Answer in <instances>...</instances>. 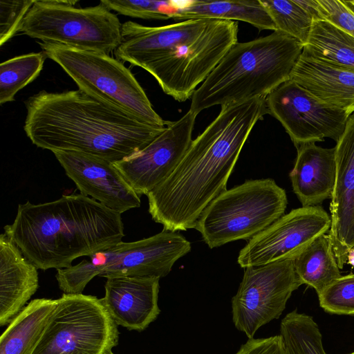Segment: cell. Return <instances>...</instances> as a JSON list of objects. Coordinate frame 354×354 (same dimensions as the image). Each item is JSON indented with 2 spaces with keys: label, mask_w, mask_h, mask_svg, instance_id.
Masks as SVG:
<instances>
[{
  "label": "cell",
  "mask_w": 354,
  "mask_h": 354,
  "mask_svg": "<svg viewBox=\"0 0 354 354\" xmlns=\"http://www.w3.org/2000/svg\"><path fill=\"white\" fill-rule=\"evenodd\" d=\"M268 113L266 97L221 107L171 175L147 196L149 212L165 230L195 228L227 180L254 124Z\"/></svg>",
  "instance_id": "1"
},
{
  "label": "cell",
  "mask_w": 354,
  "mask_h": 354,
  "mask_svg": "<svg viewBox=\"0 0 354 354\" xmlns=\"http://www.w3.org/2000/svg\"><path fill=\"white\" fill-rule=\"evenodd\" d=\"M24 104V129L37 147L84 153L113 163L142 149L167 127L147 124L79 88L43 90Z\"/></svg>",
  "instance_id": "2"
},
{
  "label": "cell",
  "mask_w": 354,
  "mask_h": 354,
  "mask_svg": "<svg viewBox=\"0 0 354 354\" xmlns=\"http://www.w3.org/2000/svg\"><path fill=\"white\" fill-rule=\"evenodd\" d=\"M4 233L38 269H63L122 241L121 214L82 194L19 204Z\"/></svg>",
  "instance_id": "3"
},
{
  "label": "cell",
  "mask_w": 354,
  "mask_h": 354,
  "mask_svg": "<svg viewBox=\"0 0 354 354\" xmlns=\"http://www.w3.org/2000/svg\"><path fill=\"white\" fill-rule=\"evenodd\" d=\"M304 44L280 31L235 44L192 96L189 110L198 115L221 107L266 97L288 80Z\"/></svg>",
  "instance_id": "4"
},
{
  "label": "cell",
  "mask_w": 354,
  "mask_h": 354,
  "mask_svg": "<svg viewBox=\"0 0 354 354\" xmlns=\"http://www.w3.org/2000/svg\"><path fill=\"white\" fill-rule=\"evenodd\" d=\"M191 250L180 233L163 230L152 236L133 242L122 241L95 253L88 259L57 270L59 289L66 294L82 293L96 276L153 277L162 278Z\"/></svg>",
  "instance_id": "5"
},
{
  "label": "cell",
  "mask_w": 354,
  "mask_h": 354,
  "mask_svg": "<svg viewBox=\"0 0 354 354\" xmlns=\"http://www.w3.org/2000/svg\"><path fill=\"white\" fill-rule=\"evenodd\" d=\"M79 89L153 126L165 127L144 89L121 61L109 55L50 42H38Z\"/></svg>",
  "instance_id": "6"
},
{
  "label": "cell",
  "mask_w": 354,
  "mask_h": 354,
  "mask_svg": "<svg viewBox=\"0 0 354 354\" xmlns=\"http://www.w3.org/2000/svg\"><path fill=\"white\" fill-rule=\"evenodd\" d=\"M286 191L271 178L226 189L204 209L195 226L210 248L252 239L284 214Z\"/></svg>",
  "instance_id": "7"
},
{
  "label": "cell",
  "mask_w": 354,
  "mask_h": 354,
  "mask_svg": "<svg viewBox=\"0 0 354 354\" xmlns=\"http://www.w3.org/2000/svg\"><path fill=\"white\" fill-rule=\"evenodd\" d=\"M77 1L36 0L19 32L42 42L110 55L121 41L122 24L100 4L77 8Z\"/></svg>",
  "instance_id": "8"
},
{
  "label": "cell",
  "mask_w": 354,
  "mask_h": 354,
  "mask_svg": "<svg viewBox=\"0 0 354 354\" xmlns=\"http://www.w3.org/2000/svg\"><path fill=\"white\" fill-rule=\"evenodd\" d=\"M57 305L31 354H111L119 339L118 325L101 299L66 294Z\"/></svg>",
  "instance_id": "9"
},
{
  "label": "cell",
  "mask_w": 354,
  "mask_h": 354,
  "mask_svg": "<svg viewBox=\"0 0 354 354\" xmlns=\"http://www.w3.org/2000/svg\"><path fill=\"white\" fill-rule=\"evenodd\" d=\"M238 30L236 21L213 19L195 40L146 71L155 77L167 95L176 101L185 102L237 43Z\"/></svg>",
  "instance_id": "10"
},
{
  "label": "cell",
  "mask_w": 354,
  "mask_h": 354,
  "mask_svg": "<svg viewBox=\"0 0 354 354\" xmlns=\"http://www.w3.org/2000/svg\"><path fill=\"white\" fill-rule=\"evenodd\" d=\"M301 285L294 259L246 268L231 301L235 328L248 339L254 338L261 326L281 315L292 293Z\"/></svg>",
  "instance_id": "11"
},
{
  "label": "cell",
  "mask_w": 354,
  "mask_h": 354,
  "mask_svg": "<svg viewBox=\"0 0 354 354\" xmlns=\"http://www.w3.org/2000/svg\"><path fill=\"white\" fill-rule=\"evenodd\" d=\"M266 104L296 148L326 138L337 142L350 115L347 110L322 102L290 79L267 95Z\"/></svg>",
  "instance_id": "12"
},
{
  "label": "cell",
  "mask_w": 354,
  "mask_h": 354,
  "mask_svg": "<svg viewBox=\"0 0 354 354\" xmlns=\"http://www.w3.org/2000/svg\"><path fill=\"white\" fill-rule=\"evenodd\" d=\"M330 225V216L319 205L294 209L250 239L238 263L246 268L294 259Z\"/></svg>",
  "instance_id": "13"
},
{
  "label": "cell",
  "mask_w": 354,
  "mask_h": 354,
  "mask_svg": "<svg viewBox=\"0 0 354 354\" xmlns=\"http://www.w3.org/2000/svg\"><path fill=\"white\" fill-rule=\"evenodd\" d=\"M197 115L189 110L169 122L165 129L142 149L113 162L133 189L147 195L176 168L188 149Z\"/></svg>",
  "instance_id": "14"
},
{
  "label": "cell",
  "mask_w": 354,
  "mask_h": 354,
  "mask_svg": "<svg viewBox=\"0 0 354 354\" xmlns=\"http://www.w3.org/2000/svg\"><path fill=\"white\" fill-rule=\"evenodd\" d=\"M80 194L121 214L140 206V197L113 163L73 151L53 152Z\"/></svg>",
  "instance_id": "15"
},
{
  "label": "cell",
  "mask_w": 354,
  "mask_h": 354,
  "mask_svg": "<svg viewBox=\"0 0 354 354\" xmlns=\"http://www.w3.org/2000/svg\"><path fill=\"white\" fill-rule=\"evenodd\" d=\"M212 20L194 19L157 27L125 21L122 26L121 41L114 55L118 60L146 71L152 64L195 40Z\"/></svg>",
  "instance_id": "16"
},
{
  "label": "cell",
  "mask_w": 354,
  "mask_h": 354,
  "mask_svg": "<svg viewBox=\"0 0 354 354\" xmlns=\"http://www.w3.org/2000/svg\"><path fill=\"white\" fill-rule=\"evenodd\" d=\"M335 145L336 176L330 203L328 237L339 269L354 248V112Z\"/></svg>",
  "instance_id": "17"
},
{
  "label": "cell",
  "mask_w": 354,
  "mask_h": 354,
  "mask_svg": "<svg viewBox=\"0 0 354 354\" xmlns=\"http://www.w3.org/2000/svg\"><path fill=\"white\" fill-rule=\"evenodd\" d=\"M101 301L116 323L130 330H145L160 313L159 280L153 277L106 276Z\"/></svg>",
  "instance_id": "18"
},
{
  "label": "cell",
  "mask_w": 354,
  "mask_h": 354,
  "mask_svg": "<svg viewBox=\"0 0 354 354\" xmlns=\"http://www.w3.org/2000/svg\"><path fill=\"white\" fill-rule=\"evenodd\" d=\"M37 268L5 233L0 236V326L8 324L39 287Z\"/></svg>",
  "instance_id": "19"
},
{
  "label": "cell",
  "mask_w": 354,
  "mask_h": 354,
  "mask_svg": "<svg viewBox=\"0 0 354 354\" xmlns=\"http://www.w3.org/2000/svg\"><path fill=\"white\" fill-rule=\"evenodd\" d=\"M297 155L289 176L302 207L317 206L331 198L336 176L335 147L323 148L307 143L297 148Z\"/></svg>",
  "instance_id": "20"
},
{
  "label": "cell",
  "mask_w": 354,
  "mask_h": 354,
  "mask_svg": "<svg viewBox=\"0 0 354 354\" xmlns=\"http://www.w3.org/2000/svg\"><path fill=\"white\" fill-rule=\"evenodd\" d=\"M290 80L322 102L348 111L354 106V71L302 51Z\"/></svg>",
  "instance_id": "21"
},
{
  "label": "cell",
  "mask_w": 354,
  "mask_h": 354,
  "mask_svg": "<svg viewBox=\"0 0 354 354\" xmlns=\"http://www.w3.org/2000/svg\"><path fill=\"white\" fill-rule=\"evenodd\" d=\"M172 19L179 21L194 19L242 21L259 31H276L274 24L259 0L187 1L180 3Z\"/></svg>",
  "instance_id": "22"
},
{
  "label": "cell",
  "mask_w": 354,
  "mask_h": 354,
  "mask_svg": "<svg viewBox=\"0 0 354 354\" xmlns=\"http://www.w3.org/2000/svg\"><path fill=\"white\" fill-rule=\"evenodd\" d=\"M57 299L30 301L0 337V354H31L57 305Z\"/></svg>",
  "instance_id": "23"
},
{
  "label": "cell",
  "mask_w": 354,
  "mask_h": 354,
  "mask_svg": "<svg viewBox=\"0 0 354 354\" xmlns=\"http://www.w3.org/2000/svg\"><path fill=\"white\" fill-rule=\"evenodd\" d=\"M295 272L302 284L320 294L342 274L328 235L316 238L295 258Z\"/></svg>",
  "instance_id": "24"
},
{
  "label": "cell",
  "mask_w": 354,
  "mask_h": 354,
  "mask_svg": "<svg viewBox=\"0 0 354 354\" xmlns=\"http://www.w3.org/2000/svg\"><path fill=\"white\" fill-rule=\"evenodd\" d=\"M303 52L354 71V37L326 21L313 22Z\"/></svg>",
  "instance_id": "25"
},
{
  "label": "cell",
  "mask_w": 354,
  "mask_h": 354,
  "mask_svg": "<svg viewBox=\"0 0 354 354\" xmlns=\"http://www.w3.org/2000/svg\"><path fill=\"white\" fill-rule=\"evenodd\" d=\"M286 354H326L322 335L313 317L294 310L280 324Z\"/></svg>",
  "instance_id": "26"
},
{
  "label": "cell",
  "mask_w": 354,
  "mask_h": 354,
  "mask_svg": "<svg viewBox=\"0 0 354 354\" xmlns=\"http://www.w3.org/2000/svg\"><path fill=\"white\" fill-rule=\"evenodd\" d=\"M47 57L41 50L3 62L0 64V104L15 100L17 92L39 76Z\"/></svg>",
  "instance_id": "27"
},
{
  "label": "cell",
  "mask_w": 354,
  "mask_h": 354,
  "mask_svg": "<svg viewBox=\"0 0 354 354\" xmlns=\"http://www.w3.org/2000/svg\"><path fill=\"white\" fill-rule=\"evenodd\" d=\"M272 19L276 31L286 33L304 44L314 19L296 0H259Z\"/></svg>",
  "instance_id": "28"
},
{
  "label": "cell",
  "mask_w": 354,
  "mask_h": 354,
  "mask_svg": "<svg viewBox=\"0 0 354 354\" xmlns=\"http://www.w3.org/2000/svg\"><path fill=\"white\" fill-rule=\"evenodd\" d=\"M100 3L110 10L134 18L166 20L173 16L180 6L174 1H111L102 0Z\"/></svg>",
  "instance_id": "29"
},
{
  "label": "cell",
  "mask_w": 354,
  "mask_h": 354,
  "mask_svg": "<svg viewBox=\"0 0 354 354\" xmlns=\"http://www.w3.org/2000/svg\"><path fill=\"white\" fill-rule=\"evenodd\" d=\"M319 306L335 315H354V274L341 276L318 295Z\"/></svg>",
  "instance_id": "30"
},
{
  "label": "cell",
  "mask_w": 354,
  "mask_h": 354,
  "mask_svg": "<svg viewBox=\"0 0 354 354\" xmlns=\"http://www.w3.org/2000/svg\"><path fill=\"white\" fill-rule=\"evenodd\" d=\"M36 0L0 1V46L19 32L21 25Z\"/></svg>",
  "instance_id": "31"
},
{
  "label": "cell",
  "mask_w": 354,
  "mask_h": 354,
  "mask_svg": "<svg viewBox=\"0 0 354 354\" xmlns=\"http://www.w3.org/2000/svg\"><path fill=\"white\" fill-rule=\"evenodd\" d=\"M320 20L331 23L354 37V6L346 0H315Z\"/></svg>",
  "instance_id": "32"
},
{
  "label": "cell",
  "mask_w": 354,
  "mask_h": 354,
  "mask_svg": "<svg viewBox=\"0 0 354 354\" xmlns=\"http://www.w3.org/2000/svg\"><path fill=\"white\" fill-rule=\"evenodd\" d=\"M235 354H286L280 335L252 338L242 344Z\"/></svg>",
  "instance_id": "33"
},
{
  "label": "cell",
  "mask_w": 354,
  "mask_h": 354,
  "mask_svg": "<svg viewBox=\"0 0 354 354\" xmlns=\"http://www.w3.org/2000/svg\"><path fill=\"white\" fill-rule=\"evenodd\" d=\"M346 263L354 266V248L348 252Z\"/></svg>",
  "instance_id": "34"
},
{
  "label": "cell",
  "mask_w": 354,
  "mask_h": 354,
  "mask_svg": "<svg viewBox=\"0 0 354 354\" xmlns=\"http://www.w3.org/2000/svg\"><path fill=\"white\" fill-rule=\"evenodd\" d=\"M354 112V106L349 110V114L351 115Z\"/></svg>",
  "instance_id": "35"
},
{
  "label": "cell",
  "mask_w": 354,
  "mask_h": 354,
  "mask_svg": "<svg viewBox=\"0 0 354 354\" xmlns=\"http://www.w3.org/2000/svg\"><path fill=\"white\" fill-rule=\"evenodd\" d=\"M349 3L354 6V0L353 1H348Z\"/></svg>",
  "instance_id": "36"
},
{
  "label": "cell",
  "mask_w": 354,
  "mask_h": 354,
  "mask_svg": "<svg viewBox=\"0 0 354 354\" xmlns=\"http://www.w3.org/2000/svg\"><path fill=\"white\" fill-rule=\"evenodd\" d=\"M347 354H354V351L351 352V353H347Z\"/></svg>",
  "instance_id": "37"
},
{
  "label": "cell",
  "mask_w": 354,
  "mask_h": 354,
  "mask_svg": "<svg viewBox=\"0 0 354 354\" xmlns=\"http://www.w3.org/2000/svg\"><path fill=\"white\" fill-rule=\"evenodd\" d=\"M111 354H113V353H111Z\"/></svg>",
  "instance_id": "38"
}]
</instances>
